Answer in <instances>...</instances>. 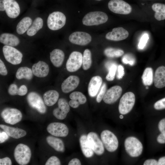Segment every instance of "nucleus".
Here are the masks:
<instances>
[{
	"instance_id": "nucleus-26",
	"label": "nucleus",
	"mask_w": 165,
	"mask_h": 165,
	"mask_svg": "<svg viewBox=\"0 0 165 165\" xmlns=\"http://www.w3.org/2000/svg\"><path fill=\"white\" fill-rule=\"evenodd\" d=\"M43 26V20L40 17H37L33 21L32 23L26 31V34L29 37L35 35L41 29Z\"/></svg>"
},
{
	"instance_id": "nucleus-14",
	"label": "nucleus",
	"mask_w": 165,
	"mask_h": 165,
	"mask_svg": "<svg viewBox=\"0 0 165 165\" xmlns=\"http://www.w3.org/2000/svg\"><path fill=\"white\" fill-rule=\"evenodd\" d=\"M91 39V37L89 34L82 31L73 32L69 37V40L71 42L80 46L88 44L90 42Z\"/></svg>"
},
{
	"instance_id": "nucleus-35",
	"label": "nucleus",
	"mask_w": 165,
	"mask_h": 165,
	"mask_svg": "<svg viewBox=\"0 0 165 165\" xmlns=\"http://www.w3.org/2000/svg\"><path fill=\"white\" fill-rule=\"evenodd\" d=\"M91 53L90 51L86 49L84 51L82 55V67L84 70L89 69L92 64Z\"/></svg>"
},
{
	"instance_id": "nucleus-30",
	"label": "nucleus",
	"mask_w": 165,
	"mask_h": 165,
	"mask_svg": "<svg viewBox=\"0 0 165 165\" xmlns=\"http://www.w3.org/2000/svg\"><path fill=\"white\" fill-rule=\"evenodd\" d=\"M46 140L48 144L56 151L61 152L64 151V144L60 139L49 136L46 137Z\"/></svg>"
},
{
	"instance_id": "nucleus-17",
	"label": "nucleus",
	"mask_w": 165,
	"mask_h": 165,
	"mask_svg": "<svg viewBox=\"0 0 165 165\" xmlns=\"http://www.w3.org/2000/svg\"><path fill=\"white\" fill-rule=\"evenodd\" d=\"M3 0L5 4V12L7 16L12 19L18 17L20 13V9L17 2L15 0Z\"/></svg>"
},
{
	"instance_id": "nucleus-8",
	"label": "nucleus",
	"mask_w": 165,
	"mask_h": 165,
	"mask_svg": "<svg viewBox=\"0 0 165 165\" xmlns=\"http://www.w3.org/2000/svg\"><path fill=\"white\" fill-rule=\"evenodd\" d=\"M108 6L112 12L118 14H128L132 10L131 6L123 0H111L108 3Z\"/></svg>"
},
{
	"instance_id": "nucleus-5",
	"label": "nucleus",
	"mask_w": 165,
	"mask_h": 165,
	"mask_svg": "<svg viewBox=\"0 0 165 165\" xmlns=\"http://www.w3.org/2000/svg\"><path fill=\"white\" fill-rule=\"evenodd\" d=\"M135 97L132 92L124 94L121 98L119 105V111L122 115H125L130 112L134 107Z\"/></svg>"
},
{
	"instance_id": "nucleus-18",
	"label": "nucleus",
	"mask_w": 165,
	"mask_h": 165,
	"mask_svg": "<svg viewBox=\"0 0 165 165\" xmlns=\"http://www.w3.org/2000/svg\"><path fill=\"white\" fill-rule=\"evenodd\" d=\"M128 32L122 27L113 28L112 31L108 33L105 38L109 40L119 41L125 39L128 36Z\"/></svg>"
},
{
	"instance_id": "nucleus-31",
	"label": "nucleus",
	"mask_w": 165,
	"mask_h": 165,
	"mask_svg": "<svg viewBox=\"0 0 165 165\" xmlns=\"http://www.w3.org/2000/svg\"><path fill=\"white\" fill-rule=\"evenodd\" d=\"M152 8L155 12L154 17L156 20L160 21L165 19V5L164 4L155 3L152 5Z\"/></svg>"
},
{
	"instance_id": "nucleus-48",
	"label": "nucleus",
	"mask_w": 165,
	"mask_h": 165,
	"mask_svg": "<svg viewBox=\"0 0 165 165\" xmlns=\"http://www.w3.org/2000/svg\"><path fill=\"white\" fill-rule=\"evenodd\" d=\"M9 138V135L4 131L0 133V143L5 142Z\"/></svg>"
},
{
	"instance_id": "nucleus-6",
	"label": "nucleus",
	"mask_w": 165,
	"mask_h": 165,
	"mask_svg": "<svg viewBox=\"0 0 165 165\" xmlns=\"http://www.w3.org/2000/svg\"><path fill=\"white\" fill-rule=\"evenodd\" d=\"M4 57L8 62L13 65L18 64L22 61V53L14 47L4 45L2 48Z\"/></svg>"
},
{
	"instance_id": "nucleus-10",
	"label": "nucleus",
	"mask_w": 165,
	"mask_h": 165,
	"mask_svg": "<svg viewBox=\"0 0 165 165\" xmlns=\"http://www.w3.org/2000/svg\"><path fill=\"white\" fill-rule=\"evenodd\" d=\"M27 100L29 105L41 114H44L46 108L41 97L36 92H31L27 96Z\"/></svg>"
},
{
	"instance_id": "nucleus-45",
	"label": "nucleus",
	"mask_w": 165,
	"mask_h": 165,
	"mask_svg": "<svg viewBox=\"0 0 165 165\" xmlns=\"http://www.w3.org/2000/svg\"><path fill=\"white\" fill-rule=\"evenodd\" d=\"M8 72L6 67L3 61L0 60V74L2 75H6Z\"/></svg>"
},
{
	"instance_id": "nucleus-56",
	"label": "nucleus",
	"mask_w": 165,
	"mask_h": 165,
	"mask_svg": "<svg viewBox=\"0 0 165 165\" xmlns=\"http://www.w3.org/2000/svg\"><path fill=\"white\" fill-rule=\"evenodd\" d=\"M96 0L100 1V0Z\"/></svg>"
},
{
	"instance_id": "nucleus-33",
	"label": "nucleus",
	"mask_w": 165,
	"mask_h": 165,
	"mask_svg": "<svg viewBox=\"0 0 165 165\" xmlns=\"http://www.w3.org/2000/svg\"><path fill=\"white\" fill-rule=\"evenodd\" d=\"M28 89L24 85L21 86L18 88L17 85L15 84H11L8 89V93L11 95H18L23 96L26 94Z\"/></svg>"
},
{
	"instance_id": "nucleus-40",
	"label": "nucleus",
	"mask_w": 165,
	"mask_h": 165,
	"mask_svg": "<svg viewBox=\"0 0 165 165\" xmlns=\"http://www.w3.org/2000/svg\"><path fill=\"white\" fill-rule=\"evenodd\" d=\"M106 84L104 82L102 85L100 92L98 94L96 98V101L97 103H100L103 99L106 91Z\"/></svg>"
},
{
	"instance_id": "nucleus-46",
	"label": "nucleus",
	"mask_w": 165,
	"mask_h": 165,
	"mask_svg": "<svg viewBox=\"0 0 165 165\" xmlns=\"http://www.w3.org/2000/svg\"><path fill=\"white\" fill-rule=\"evenodd\" d=\"M122 62L123 63L125 64H129L130 65H133L135 63V61L134 59L128 58V57H127L126 55L124 56L122 59Z\"/></svg>"
},
{
	"instance_id": "nucleus-49",
	"label": "nucleus",
	"mask_w": 165,
	"mask_h": 165,
	"mask_svg": "<svg viewBox=\"0 0 165 165\" xmlns=\"http://www.w3.org/2000/svg\"><path fill=\"white\" fill-rule=\"evenodd\" d=\"M143 164L144 165H157L158 162L155 159H148L145 161Z\"/></svg>"
},
{
	"instance_id": "nucleus-41",
	"label": "nucleus",
	"mask_w": 165,
	"mask_h": 165,
	"mask_svg": "<svg viewBox=\"0 0 165 165\" xmlns=\"http://www.w3.org/2000/svg\"><path fill=\"white\" fill-rule=\"evenodd\" d=\"M149 39L148 34L145 33L141 36L138 44V47L139 49H143L145 46Z\"/></svg>"
},
{
	"instance_id": "nucleus-7",
	"label": "nucleus",
	"mask_w": 165,
	"mask_h": 165,
	"mask_svg": "<svg viewBox=\"0 0 165 165\" xmlns=\"http://www.w3.org/2000/svg\"><path fill=\"white\" fill-rule=\"evenodd\" d=\"M102 141L106 150L109 152L115 151L118 146V141L116 137L111 131L105 130L101 134Z\"/></svg>"
},
{
	"instance_id": "nucleus-52",
	"label": "nucleus",
	"mask_w": 165,
	"mask_h": 165,
	"mask_svg": "<svg viewBox=\"0 0 165 165\" xmlns=\"http://www.w3.org/2000/svg\"><path fill=\"white\" fill-rule=\"evenodd\" d=\"M6 10V5L3 0H0V11L3 12Z\"/></svg>"
},
{
	"instance_id": "nucleus-22",
	"label": "nucleus",
	"mask_w": 165,
	"mask_h": 165,
	"mask_svg": "<svg viewBox=\"0 0 165 165\" xmlns=\"http://www.w3.org/2000/svg\"><path fill=\"white\" fill-rule=\"evenodd\" d=\"M0 42L5 45L14 47L18 46L20 41L19 38L14 34L3 33L0 35Z\"/></svg>"
},
{
	"instance_id": "nucleus-32",
	"label": "nucleus",
	"mask_w": 165,
	"mask_h": 165,
	"mask_svg": "<svg viewBox=\"0 0 165 165\" xmlns=\"http://www.w3.org/2000/svg\"><path fill=\"white\" fill-rule=\"evenodd\" d=\"M32 70L26 67L19 68L17 70L16 77L18 79H25L28 80H31L33 77Z\"/></svg>"
},
{
	"instance_id": "nucleus-4",
	"label": "nucleus",
	"mask_w": 165,
	"mask_h": 165,
	"mask_svg": "<svg viewBox=\"0 0 165 165\" xmlns=\"http://www.w3.org/2000/svg\"><path fill=\"white\" fill-rule=\"evenodd\" d=\"M124 146L126 152L131 157H138L142 152V145L135 137H130L127 138L124 142Z\"/></svg>"
},
{
	"instance_id": "nucleus-19",
	"label": "nucleus",
	"mask_w": 165,
	"mask_h": 165,
	"mask_svg": "<svg viewBox=\"0 0 165 165\" xmlns=\"http://www.w3.org/2000/svg\"><path fill=\"white\" fill-rule=\"evenodd\" d=\"M79 82L80 80L78 76L74 75L69 76L62 83V91L68 93L72 91L78 87Z\"/></svg>"
},
{
	"instance_id": "nucleus-3",
	"label": "nucleus",
	"mask_w": 165,
	"mask_h": 165,
	"mask_svg": "<svg viewBox=\"0 0 165 165\" xmlns=\"http://www.w3.org/2000/svg\"><path fill=\"white\" fill-rule=\"evenodd\" d=\"M14 156L15 160L18 164L25 165L30 161L31 156V151L27 145L20 143L15 147Z\"/></svg>"
},
{
	"instance_id": "nucleus-13",
	"label": "nucleus",
	"mask_w": 165,
	"mask_h": 165,
	"mask_svg": "<svg viewBox=\"0 0 165 165\" xmlns=\"http://www.w3.org/2000/svg\"><path fill=\"white\" fill-rule=\"evenodd\" d=\"M87 136L88 143L94 152L99 155L103 154L104 151L103 143L97 135L94 132H90Z\"/></svg>"
},
{
	"instance_id": "nucleus-55",
	"label": "nucleus",
	"mask_w": 165,
	"mask_h": 165,
	"mask_svg": "<svg viewBox=\"0 0 165 165\" xmlns=\"http://www.w3.org/2000/svg\"><path fill=\"white\" fill-rule=\"evenodd\" d=\"M148 86H147V87H146V89H148Z\"/></svg>"
},
{
	"instance_id": "nucleus-21",
	"label": "nucleus",
	"mask_w": 165,
	"mask_h": 165,
	"mask_svg": "<svg viewBox=\"0 0 165 165\" xmlns=\"http://www.w3.org/2000/svg\"><path fill=\"white\" fill-rule=\"evenodd\" d=\"M102 83V79L99 76H94L91 78L88 88V94L90 97H94L96 95Z\"/></svg>"
},
{
	"instance_id": "nucleus-42",
	"label": "nucleus",
	"mask_w": 165,
	"mask_h": 165,
	"mask_svg": "<svg viewBox=\"0 0 165 165\" xmlns=\"http://www.w3.org/2000/svg\"><path fill=\"white\" fill-rule=\"evenodd\" d=\"M61 163L59 159L56 156L50 157L46 161L45 165H60Z\"/></svg>"
},
{
	"instance_id": "nucleus-36",
	"label": "nucleus",
	"mask_w": 165,
	"mask_h": 165,
	"mask_svg": "<svg viewBox=\"0 0 165 165\" xmlns=\"http://www.w3.org/2000/svg\"><path fill=\"white\" fill-rule=\"evenodd\" d=\"M104 53L108 57L114 58L121 56L124 54V52L120 49L108 48L105 50Z\"/></svg>"
},
{
	"instance_id": "nucleus-27",
	"label": "nucleus",
	"mask_w": 165,
	"mask_h": 165,
	"mask_svg": "<svg viewBox=\"0 0 165 165\" xmlns=\"http://www.w3.org/2000/svg\"><path fill=\"white\" fill-rule=\"evenodd\" d=\"M33 22L32 19L30 17L26 16L23 17L18 23L16 27L17 33L22 35L27 31Z\"/></svg>"
},
{
	"instance_id": "nucleus-15",
	"label": "nucleus",
	"mask_w": 165,
	"mask_h": 165,
	"mask_svg": "<svg viewBox=\"0 0 165 165\" xmlns=\"http://www.w3.org/2000/svg\"><path fill=\"white\" fill-rule=\"evenodd\" d=\"M122 92L121 86L117 85L113 86L106 91L103 98V101L108 104H113L119 98Z\"/></svg>"
},
{
	"instance_id": "nucleus-54",
	"label": "nucleus",
	"mask_w": 165,
	"mask_h": 165,
	"mask_svg": "<svg viewBox=\"0 0 165 165\" xmlns=\"http://www.w3.org/2000/svg\"><path fill=\"white\" fill-rule=\"evenodd\" d=\"M123 116L122 115H121L119 116V118L121 119H123Z\"/></svg>"
},
{
	"instance_id": "nucleus-9",
	"label": "nucleus",
	"mask_w": 165,
	"mask_h": 165,
	"mask_svg": "<svg viewBox=\"0 0 165 165\" xmlns=\"http://www.w3.org/2000/svg\"><path fill=\"white\" fill-rule=\"evenodd\" d=\"M1 116L6 123L14 125L20 121L22 117L21 112L15 108H7L1 113Z\"/></svg>"
},
{
	"instance_id": "nucleus-16",
	"label": "nucleus",
	"mask_w": 165,
	"mask_h": 165,
	"mask_svg": "<svg viewBox=\"0 0 165 165\" xmlns=\"http://www.w3.org/2000/svg\"><path fill=\"white\" fill-rule=\"evenodd\" d=\"M58 107L53 111V116L57 119H64L70 110L69 104L66 99L63 98L59 99L58 101Z\"/></svg>"
},
{
	"instance_id": "nucleus-43",
	"label": "nucleus",
	"mask_w": 165,
	"mask_h": 165,
	"mask_svg": "<svg viewBox=\"0 0 165 165\" xmlns=\"http://www.w3.org/2000/svg\"><path fill=\"white\" fill-rule=\"evenodd\" d=\"M154 108L156 110H161L165 108V97L156 101L154 104Z\"/></svg>"
},
{
	"instance_id": "nucleus-39",
	"label": "nucleus",
	"mask_w": 165,
	"mask_h": 165,
	"mask_svg": "<svg viewBox=\"0 0 165 165\" xmlns=\"http://www.w3.org/2000/svg\"><path fill=\"white\" fill-rule=\"evenodd\" d=\"M69 98L71 100L78 101L80 104H83L86 101V96L81 92L75 91L71 93L69 95Z\"/></svg>"
},
{
	"instance_id": "nucleus-37",
	"label": "nucleus",
	"mask_w": 165,
	"mask_h": 165,
	"mask_svg": "<svg viewBox=\"0 0 165 165\" xmlns=\"http://www.w3.org/2000/svg\"><path fill=\"white\" fill-rule=\"evenodd\" d=\"M105 65L108 70V72L106 77V79L108 81H113L115 78L117 65L116 64L112 63H108Z\"/></svg>"
},
{
	"instance_id": "nucleus-38",
	"label": "nucleus",
	"mask_w": 165,
	"mask_h": 165,
	"mask_svg": "<svg viewBox=\"0 0 165 165\" xmlns=\"http://www.w3.org/2000/svg\"><path fill=\"white\" fill-rule=\"evenodd\" d=\"M158 128L161 134L158 136L157 141L160 144L165 143V118L159 122Z\"/></svg>"
},
{
	"instance_id": "nucleus-53",
	"label": "nucleus",
	"mask_w": 165,
	"mask_h": 165,
	"mask_svg": "<svg viewBox=\"0 0 165 165\" xmlns=\"http://www.w3.org/2000/svg\"><path fill=\"white\" fill-rule=\"evenodd\" d=\"M158 165H165V156L160 158L158 161Z\"/></svg>"
},
{
	"instance_id": "nucleus-51",
	"label": "nucleus",
	"mask_w": 165,
	"mask_h": 165,
	"mask_svg": "<svg viewBox=\"0 0 165 165\" xmlns=\"http://www.w3.org/2000/svg\"><path fill=\"white\" fill-rule=\"evenodd\" d=\"M68 164V165H81V163L78 159L74 158L69 162Z\"/></svg>"
},
{
	"instance_id": "nucleus-47",
	"label": "nucleus",
	"mask_w": 165,
	"mask_h": 165,
	"mask_svg": "<svg viewBox=\"0 0 165 165\" xmlns=\"http://www.w3.org/2000/svg\"><path fill=\"white\" fill-rule=\"evenodd\" d=\"M12 163L11 160L8 157L0 159V165H11Z\"/></svg>"
},
{
	"instance_id": "nucleus-23",
	"label": "nucleus",
	"mask_w": 165,
	"mask_h": 165,
	"mask_svg": "<svg viewBox=\"0 0 165 165\" xmlns=\"http://www.w3.org/2000/svg\"><path fill=\"white\" fill-rule=\"evenodd\" d=\"M155 86L158 88L165 87V67L161 66L156 70L154 77Z\"/></svg>"
},
{
	"instance_id": "nucleus-2",
	"label": "nucleus",
	"mask_w": 165,
	"mask_h": 165,
	"mask_svg": "<svg viewBox=\"0 0 165 165\" xmlns=\"http://www.w3.org/2000/svg\"><path fill=\"white\" fill-rule=\"evenodd\" d=\"M108 19L107 15L101 11H94L89 12L84 16L82 19L83 24L85 25L91 26L98 25L106 22Z\"/></svg>"
},
{
	"instance_id": "nucleus-12",
	"label": "nucleus",
	"mask_w": 165,
	"mask_h": 165,
	"mask_svg": "<svg viewBox=\"0 0 165 165\" xmlns=\"http://www.w3.org/2000/svg\"><path fill=\"white\" fill-rule=\"evenodd\" d=\"M47 130L51 134L58 137H65L68 134L69 130L64 124L59 122H53L47 126Z\"/></svg>"
},
{
	"instance_id": "nucleus-34",
	"label": "nucleus",
	"mask_w": 165,
	"mask_h": 165,
	"mask_svg": "<svg viewBox=\"0 0 165 165\" xmlns=\"http://www.w3.org/2000/svg\"><path fill=\"white\" fill-rule=\"evenodd\" d=\"M141 79L143 84L145 86H150L153 82V70L151 68L148 67L145 70Z\"/></svg>"
},
{
	"instance_id": "nucleus-24",
	"label": "nucleus",
	"mask_w": 165,
	"mask_h": 165,
	"mask_svg": "<svg viewBox=\"0 0 165 165\" xmlns=\"http://www.w3.org/2000/svg\"><path fill=\"white\" fill-rule=\"evenodd\" d=\"M64 57L65 55L64 52L58 49H55L50 53L51 62L56 67H59L62 65Z\"/></svg>"
},
{
	"instance_id": "nucleus-44",
	"label": "nucleus",
	"mask_w": 165,
	"mask_h": 165,
	"mask_svg": "<svg viewBox=\"0 0 165 165\" xmlns=\"http://www.w3.org/2000/svg\"><path fill=\"white\" fill-rule=\"evenodd\" d=\"M117 70V78L119 79H121L122 78L125 74L124 68L122 65H119L118 67Z\"/></svg>"
},
{
	"instance_id": "nucleus-29",
	"label": "nucleus",
	"mask_w": 165,
	"mask_h": 165,
	"mask_svg": "<svg viewBox=\"0 0 165 165\" xmlns=\"http://www.w3.org/2000/svg\"><path fill=\"white\" fill-rule=\"evenodd\" d=\"M79 142L82 152L87 158L91 157L94 154V151L90 147L87 140V136L82 135L79 138Z\"/></svg>"
},
{
	"instance_id": "nucleus-25",
	"label": "nucleus",
	"mask_w": 165,
	"mask_h": 165,
	"mask_svg": "<svg viewBox=\"0 0 165 165\" xmlns=\"http://www.w3.org/2000/svg\"><path fill=\"white\" fill-rule=\"evenodd\" d=\"M0 127L9 136L15 139L20 138L25 136L26 134V132L21 129L10 127L3 124H0Z\"/></svg>"
},
{
	"instance_id": "nucleus-20",
	"label": "nucleus",
	"mask_w": 165,
	"mask_h": 165,
	"mask_svg": "<svg viewBox=\"0 0 165 165\" xmlns=\"http://www.w3.org/2000/svg\"><path fill=\"white\" fill-rule=\"evenodd\" d=\"M32 71L35 76L39 78H43L48 74L49 67L46 63L40 61L33 65Z\"/></svg>"
},
{
	"instance_id": "nucleus-50",
	"label": "nucleus",
	"mask_w": 165,
	"mask_h": 165,
	"mask_svg": "<svg viewBox=\"0 0 165 165\" xmlns=\"http://www.w3.org/2000/svg\"><path fill=\"white\" fill-rule=\"evenodd\" d=\"M68 104L71 107L73 108H77L80 105L78 101L73 100H70Z\"/></svg>"
},
{
	"instance_id": "nucleus-1",
	"label": "nucleus",
	"mask_w": 165,
	"mask_h": 165,
	"mask_svg": "<svg viewBox=\"0 0 165 165\" xmlns=\"http://www.w3.org/2000/svg\"><path fill=\"white\" fill-rule=\"evenodd\" d=\"M66 17L62 12L57 11L50 13L47 20L48 28L52 31H56L63 28L66 22Z\"/></svg>"
},
{
	"instance_id": "nucleus-11",
	"label": "nucleus",
	"mask_w": 165,
	"mask_h": 165,
	"mask_svg": "<svg viewBox=\"0 0 165 165\" xmlns=\"http://www.w3.org/2000/svg\"><path fill=\"white\" fill-rule=\"evenodd\" d=\"M82 64V55L79 52L74 51L70 55L67 61L66 67L67 70L70 72L78 70Z\"/></svg>"
},
{
	"instance_id": "nucleus-28",
	"label": "nucleus",
	"mask_w": 165,
	"mask_h": 165,
	"mask_svg": "<svg viewBox=\"0 0 165 165\" xmlns=\"http://www.w3.org/2000/svg\"><path fill=\"white\" fill-rule=\"evenodd\" d=\"M59 96V94L57 91L54 90H48L43 95L44 102L46 105L52 106L57 102Z\"/></svg>"
}]
</instances>
